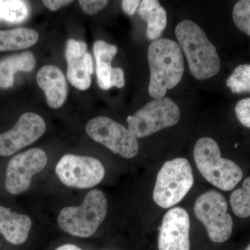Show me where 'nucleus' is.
<instances>
[{
  "mask_svg": "<svg viewBox=\"0 0 250 250\" xmlns=\"http://www.w3.org/2000/svg\"><path fill=\"white\" fill-rule=\"evenodd\" d=\"M193 155L197 169L206 180L221 190H233L243 178L241 167L233 161L221 157L218 143L211 138L199 139Z\"/></svg>",
  "mask_w": 250,
  "mask_h": 250,
  "instance_id": "3",
  "label": "nucleus"
},
{
  "mask_svg": "<svg viewBox=\"0 0 250 250\" xmlns=\"http://www.w3.org/2000/svg\"><path fill=\"white\" fill-rule=\"evenodd\" d=\"M190 222L182 207L167 210L163 218L158 238L159 250H190Z\"/></svg>",
  "mask_w": 250,
  "mask_h": 250,
  "instance_id": "12",
  "label": "nucleus"
},
{
  "mask_svg": "<svg viewBox=\"0 0 250 250\" xmlns=\"http://www.w3.org/2000/svg\"><path fill=\"white\" fill-rule=\"evenodd\" d=\"M55 172L64 185L78 189L95 187L105 176L104 167L96 158L75 154L62 156Z\"/></svg>",
  "mask_w": 250,
  "mask_h": 250,
  "instance_id": "9",
  "label": "nucleus"
},
{
  "mask_svg": "<svg viewBox=\"0 0 250 250\" xmlns=\"http://www.w3.org/2000/svg\"><path fill=\"white\" fill-rule=\"evenodd\" d=\"M108 1L105 0H80L79 1L82 10L87 14H95L103 10L106 5Z\"/></svg>",
  "mask_w": 250,
  "mask_h": 250,
  "instance_id": "25",
  "label": "nucleus"
},
{
  "mask_svg": "<svg viewBox=\"0 0 250 250\" xmlns=\"http://www.w3.org/2000/svg\"><path fill=\"white\" fill-rule=\"evenodd\" d=\"M147 59L150 70L149 95L154 100L165 98L167 90L174 88L183 77L182 48L176 41L160 38L151 42Z\"/></svg>",
  "mask_w": 250,
  "mask_h": 250,
  "instance_id": "1",
  "label": "nucleus"
},
{
  "mask_svg": "<svg viewBox=\"0 0 250 250\" xmlns=\"http://www.w3.org/2000/svg\"><path fill=\"white\" fill-rule=\"evenodd\" d=\"M30 9L27 2L21 0H0V21L21 23L29 17Z\"/></svg>",
  "mask_w": 250,
  "mask_h": 250,
  "instance_id": "20",
  "label": "nucleus"
},
{
  "mask_svg": "<svg viewBox=\"0 0 250 250\" xmlns=\"http://www.w3.org/2000/svg\"><path fill=\"white\" fill-rule=\"evenodd\" d=\"M140 4H141V1L139 0H124L122 1V7L125 14L129 16H133Z\"/></svg>",
  "mask_w": 250,
  "mask_h": 250,
  "instance_id": "27",
  "label": "nucleus"
},
{
  "mask_svg": "<svg viewBox=\"0 0 250 250\" xmlns=\"http://www.w3.org/2000/svg\"><path fill=\"white\" fill-rule=\"evenodd\" d=\"M175 34L192 76L204 80L218 73L220 60L217 49L196 23L189 20L182 21L176 27Z\"/></svg>",
  "mask_w": 250,
  "mask_h": 250,
  "instance_id": "2",
  "label": "nucleus"
},
{
  "mask_svg": "<svg viewBox=\"0 0 250 250\" xmlns=\"http://www.w3.org/2000/svg\"><path fill=\"white\" fill-rule=\"evenodd\" d=\"M107 200L100 190H91L82 205L62 208L59 213V228L73 236L88 238L98 229L106 218Z\"/></svg>",
  "mask_w": 250,
  "mask_h": 250,
  "instance_id": "4",
  "label": "nucleus"
},
{
  "mask_svg": "<svg viewBox=\"0 0 250 250\" xmlns=\"http://www.w3.org/2000/svg\"><path fill=\"white\" fill-rule=\"evenodd\" d=\"M235 112L240 123L250 128V98L238 101L235 106Z\"/></svg>",
  "mask_w": 250,
  "mask_h": 250,
  "instance_id": "24",
  "label": "nucleus"
},
{
  "mask_svg": "<svg viewBox=\"0 0 250 250\" xmlns=\"http://www.w3.org/2000/svg\"><path fill=\"white\" fill-rule=\"evenodd\" d=\"M111 86L118 88H123L125 84V73L120 67H113L111 75Z\"/></svg>",
  "mask_w": 250,
  "mask_h": 250,
  "instance_id": "26",
  "label": "nucleus"
},
{
  "mask_svg": "<svg viewBox=\"0 0 250 250\" xmlns=\"http://www.w3.org/2000/svg\"><path fill=\"white\" fill-rule=\"evenodd\" d=\"M233 20L236 27L250 36V0H241L233 9Z\"/></svg>",
  "mask_w": 250,
  "mask_h": 250,
  "instance_id": "23",
  "label": "nucleus"
},
{
  "mask_svg": "<svg viewBox=\"0 0 250 250\" xmlns=\"http://www.w3.org/2000/svg\"><path fill=\"white\" fill-rule=\"evenodd\" d=\"M65 58L67 62V77L70 83L77 89H88L91 84L94 66L91 54L87 52L86 43L83 41L69 39Z\"/></svg>",
  "mask_w": 250,
  "mask_h": 250,
  "instance_id": "13",
  "label": "nucleus"
},
{
  "mask_svg": "<svg viewBox=\"0 0 250 250\" xmlns=\"http://www.w3.org/2000/svg\"><path fill=\"white\" fill-rule=\"evenodd\" d=\"M179 106L171 99L164 98L149 102L134 116L128 117V129L135 137H147L161 129L179 123Z\"/></svg>",
  "mask_w": 250,
  "mask_h": 250,
  "instance_id": "7",
  "label": "nucleus"
},
{
  "mask_svg": "<svg viewBox=\"0 0 250 250\" xmlns=\"http://www.w3.org/2000/svg\"><path fill=\"white\" fill-rule=\"evenodd\" d=\"M47 156L40 148H32L13 157L6 167L5 188L11 195L27 191L31 179L45 168Z\"/></svg>",
  "mask_w": 250,
  "mask_h": 250,
  "instance_id": "10",
  "label": "nucleus"
},
{
  "mask_svg": "<svg viewBox=\"0 0 250 250\" xmlns=\"http://www.w3.org/2000/svg\"><path fill=\"white\" fill-rule=\"evenodd\" d=\"M36 61L32 52H24L13 54L0 61V88L7 89L14 83L17 72H31L36 66Z\"/></svg>",
  "mask_w": 250,
  "mask_h": 250,
  "instance_id": "16",
  "label": "nucleus"
},
{
  "mask_svg": "<svg viewBox=\"0 0 250 250\" xmlns=\"http://www.w3.org/2000/svg\"><path fill=\"white\" fill-rule=\"evenodd\" d=\"M85 131L90 139L126 159L134 158L139 152L137 138L123 125L107 117L90 120L85 126Z\"/></svg>",
  "mask_w": 250,
  "mask_h": 250,
  "instance_id": "8",
  "label": "nucleus"
},
{
  "mask_svg": "<svg viewBox=\"0 0 250 250\" xmlns=\"http://www.w3.org/2000/svg\"><path fill=\"white\" fill-rule=\"evenodd\" d=\"M228 209L225 197L215 190L205 192L195 202V216L205 225L208 237L214 243L228 241L232 233L233 219Z\"/></svg>",
  "mask_w": 250,
  "mask_h": 250,
  "instance_id": "6",
  "label": "nucleus"
},
{
  "mask_svg": "<svg viewBox=\"0 0 250 250\" xmlns=\"http://www.w3.org/2000/svg\"><path fill=\"white\" fill-rule=\"evenodd\" d=\"M139 14L147 23V36L151 41L160 39L167 26V13L157 0L141 1Z\"/></svg>",
  "mask_w": 250,
  "mask_h": 250,
  "instance_id": "17",
  "label": "nucleus"
},
{
  "mask_svg": "<svg viewBox=\"0 0 250 250\" xmlns=\"http://www.w3.org/2000/svg\"><path fill=\"white\" fill-rule=\"evenodd\" d=\"M230 204L236 216L243 218L250 216V177L245 179L241 188L231 193Z\"/></svg>",
  "mask_w": 250,
  "mask_h": 250,
  "instance_id": "21",
  "label": "nucleus"
},
{
  "mask_svg": "<svg viewBox=\"0 0 250 250\" xmlns=\"http://www.w3.org/2000/svg\"><path fill=\"white\" fill-rule=\"evenodd\" d=\"M32 227L29 216L12 211L0 206V233L13 245L23 244L27 241Z\"/></svg>",
  "mask_w": 250,
  "mask_h": 250,
  "instance_id": "15",
  "label": "nucleus"
},
{
  "mask_svg": "<svg viewBox=\"0 0 250 250\" xmlns=\"http://www.w3.org/2000/svg\"><path fill=\"white\" fill-rule=\"evenodd\" d=\"M72 1L67 0H45L43 1V4L47 9L50 11H55L67 4H71Z\"/></svg>",
  "mask_w": 250,
  "mask_h": 250,
  "instance_id": "28",
  "label": "nucleus"
},
{
  "mask_svg": "<svg viewBox=\"0 0 250 250\" xmlns=\"http://www.w3.org/2000/svg\"><path fill=\"white\" fill-rule=\"evenodd\" d=\"M96 66L97 78L99 86L103 90H108L111 86V62L118 52L116 45L104 41H97L93 46Z\"/></svg>",
  "mask_w": 250,
  "mask_h": 250,
  "instance_id": "18",
  "label": "nucleus"
},
{
  "mask_svg": "<svg viewBox=\"0 0 250 250\" xmlns=\"http://www.w3.org/2000/svg\"><path fill=\"white\" fill-rule=\"evenodd\" d=\"M39 39L37 31L30 28L0 30V52L29 48L36 44Z\"/></svg>",
  "mask_w": 250,
  "mask_h": 250,
  "instance_id": "19",
  "label": "nucleus"
},
{
  "mask_svg": "<svg viewBox=\"0 0 250 250\" xmlns=\"http://www.w3.org/2000/svg\"><path fill=\"white\" fill-rule=\"evenodd\" d=\"M46 125L35 113H23L11 130L0 134V156H9L30 146L45 134Z\"/></svg>",
  "mask_w": 250,
  "mask_h": 250,
  "instance_id": "11",
  "label": "nucleus"
},
{
  "mask_svg": "<svg viewBox=\"0 0 250 250\" xmlns=\"http://www.w3.org/2000/svg\"><path fill=\"white\" fill-rule=\"evenodd\" d=\"M36 81L45 94L49 107H62L67 95V82L62 70L55 65H44L38 72Z\"/></svg>",
  "mask_w": 250,
  "mask_h": 250,
  "instance_id": "14",
  "label": "nucleus"
},
{
  "mask_svg": "<svg viewBox=\"0 0 250 250\" xmlns=\"http://www.w3.org/2000/svg\"><path fill=\"white\" fill-rule=\"evenodd\" d=\"M193 184L192 167L187 159L166 161L156 177L154 201L161 208H170L183 200Z\"/></svg>",
  "mask_w": 250,
  "mask_h": 250,
  "instance_id": "5",
  "label": "nucleus"
},
{
  "mask_svg": "<svg viewBox=\"0 0 250 250\" xmlns=\"http://www.w3.org/2000/svg\"><path fill=\"white\" fill-rule=\"evenodd\" d=\"M227 85L234 94L250 93V64H242L233 70Z\"/></svg>",
  "mask_w": 250,
  "mask_h": 250,
  "instance_id": "22",
  "label": "nucleus"
},
{
  "mask_svg": "<svg viewBox=\"0 0 250 250\" xmlns=\"http://www.w3.org/2000/svg\"><path fill=\"white\" fill-rule=\"evenodd\" d=\"M245 250H250V244L249 245V246H248V248H247Z\"/></svg>",
  "mask_w": 250,
  "mask_h": 250,
  "instance_id": "30",
  "label": "nucleus"
},
{
  "mask_svg": "<svg viewBox=\"0 0 250 250\" xmlns=\"http://www.w3.org/2000/svg\"><path fill=\"white\" fill-rule=\"evenodd\" d=\"M55 250H82L81 248H79L75 245L72 244H65L62 246L59 247L57 249Z\"/></svg>",
  "mask_w": 250,
  "mask_h": 250,
  "instance_id": "29",
  "label": "nucleus"
}]
</instances>
